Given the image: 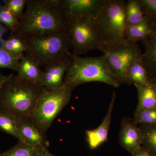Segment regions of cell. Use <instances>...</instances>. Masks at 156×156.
<instances>
[{
	"label": "cell",
	"instance_id": "cell-28",
	"mask_svg": "<svg viewBox=\"0 0 156 156\" xmlns=\"http://www.w3.org/2000/svg\"><path fill=\"white\" fill-rule=\"evenodd\" d=\"M145 16L156 27V0H139Z\"/></svg>",
	"mask_w": 156,
	"mask_h": 156
},
{
	"label": "cell",
	"instance_id": "cell-15",
	"mask_svg": "<svg viewBox=\"0 0 156 156\" xmlns=\"http://www.w3.org/2000/svg\"><path fill=\"white\" fill-rule=\"evenodd\" d=\"M156 30L152 22L146 16L141 22L134 25L127 26L125 30V38L134 42H143L148 38Z\"/></svg>",
	"mask_w": 156,
	"mask_h": 156
},
{
	"label": "cell",
	"instance_id": "cell-21",
	"mask_svg": "<svg viewBox=\"0 0 156 156\" xmlns=\"http://www.w3.org/2000/svg\"><path fill=\"white\" fill-rule=\"evenodd\" d=\"M126 14L127 26L139 23L146 17L139 0L127 1Z\"/></svg>",
	"mask_w": 156,
	"mask_h": 156
},
{
	"label": "cell",
	"instance_id": "cell-24",
	"mask_svg": "<svg viewBox=\"0 0 156 156\" xmlns=\"http://www.w3.org/2000/svg\"><path fill=\"white\" fill-rule=\"evenodd\" d=\"M0 23H2L11 30L16 33L18 30L20 21L11 11L4 5H0Z\"/></svg>",
	"mask_w": 156,
	"mask_h": 156
},
{
	"label": "cell",
	"instance_id": "cell-16",
	"mask_svg": "<svg viewBox=\"0 0 156 156\" xmlns=\"http://www.w3.org/2000/svg\"><path fill=\"white\" fill-rule=\"evenodd\" d=\"M142 43L144 48L143 63L151 79L156 82V30Z\"/></svg>",
	"mask_w": 156,
	"mask_h": 156
},
{
	"label": "cell",
	"instance_id": "cell-32",
	"mask_svg": "<svg viewBox=\"0 0 156 156\" xmlns=\"http://www.w3.org/2000/svg\"><path fill=\"white\" fill-rule=\"evenodd\" d=\"M7 29L5 27L3 26L0 23V42L2 41V37L4 34L7 31Z\"/></svg>",
	"mask_w": 156,
	"mask_h": 156
},
{
	"label": "cell",
	"instance_id": "cell-18",
	"mask_svg": "<svg viewBox=\"0 0 156 156\" xmlns=\"http://www.w3.org/2000/svg\"><path fill=\"white\" fill-rule=\"evenodd\" d=\"M135 87L138 95V103L135 112L156 108V82L152 81L147 85Z\"/></svg>",
	"mask_w": 156,
	"mask_h": 156
},
{
	"label": "cell",
	"instance_id": "cell-27",
	"mask_svg": "<svg viewBox=\"0 0 156 156\" xmlns=\"http://www.w3.org/2000/svg\"><path fill=\"white\" fill-rule=\"evenodd\" d=\"M19 62V59L14 58L0 47V69H9L16 72Z\"/></svg>",
	"mask_w": 156,
	"mask_h": 156
},
{
	"label": "cell",
	"instance_id": "cell-33",
	"mask_svg": "<svg viewBox=\"0 0 156 156\" xmlns=\"http://www.w3.org/2000/svg\"></svg>",
	"mask_w": 156,
	"mask_h": 156
},
{
	"label": "cell",
	"instance_id": "cell-17",
	"mask_svg": "<svg viewBox=\"0 0 156 156\" xmlns=\"http://www.w3.org/2000/svg\"><path fill=\"white\" fill-rule=\"evenodd\" d=\"M141 58H137L133 61L127 70V85H134L135 87L147 85L152 80L149 75Z\"/></svg>",
	"mask_w": 156,
	"mask_h": 156
},
{
	"label": "cell",
	"instance_id": "cell-22",
	"mask_svg": "<svg viewBox=\"0 0 156 156\" xmlns=\"http://www.w3.org/2000/svg\"><path fill=\"white\" fill-rule=\"evenodd\" d=\"M43 147L18 141L11 149L0 153V156H39Z\"/></svg>",
	"mask_w": 156,
	"mask_h": 156
},
{
	"label": "cell",
	"instance_id": "cell-7",
	"mask_svg": "<svg viewBox=\"0 0 156 156\" xmlns=\"http://www.w3.org/2000/svg\"><path fill=\"white\" fill-rule=\"evenodd\" d=\"M127 1L107 0L97 20L104 43L109 48L125 38Z\"/></svg>",
	"mask_w": 156,
	"mask_h": 156
},
{
	"label": "cell",
	"instance_id": "cell-6",
	"mask_svg": "<svg viewBox=\"0 0 156 156\" xmlns=\"http://www.w3.org/2000/svg\"><path fill=\"white\" fill-rule=\"evenodd\" d=\"M68 30L73 55L80 56L98 49L105 48L97 19L67 17Z\"/></svg>",
	"mask_w": 156,
	"mask_h": 156
},
{
	"label": "cell",
	"instance_id": "cell-2",
	"mask_svg": "<svg viewBox=\"0 0 156 156\" xmlns=\"http://www.w3.org/2000/svg\"><path fill=\"white\" fill-rule=\"evenodd\" d=\"M43 88L13 74L1 89L0 110L9 113L17 120L30 118Z\"/></svg>",
	"mask_w": 156,
	"mask_h": 156
},
{
	"label": "cell",
	"instance_id": "cell-14",
	"mask_svg": "<svg viewBox=\"0 0 156 156\" xmlns=\"http://www.w3.org/2000/svg\"><path fill=\"white\" fill-rule=\"evenodd\" d=\"M16 72L18 77L39 85L44 73L36 60L28 53H25L19 59Z\"/></svg>",
	"mask_w": 156,
	"mask_h": 156
},
{
	"label": "cell",
	"instance_id": "cell-11",
	"mask_svg": "<svg viewBox=\"0 0 156 156\" xmlns=\"http://www.w3.org/2000/svg\"><path fill=\"white\" fill-rule=\"evenodd\" d=\"M115 98V92H114L112 96L106 114L101 124L95 129L86 131L87 141L91 149H95L108 141L109 130L112 122V114Z\"/></svg>",
	"mask_w": 156,
	"mask_h": 156
},
{
	"label": "cell",
	"instance_id": "cell-8",
	"mask_svg": "<svg viewBox=\"0 0 156 156\" xmlns=\"http://www.w3.org/2000/svg\"><path fill=\"white\" fill-rule=\"evenodd\" d=\"M102 53L112 73L120 84H127V70L135 59L141 58L142 53L136 42L125 39L106 48Z\"/></svg>",
	"mask_w": 156,
	"mask_h": 156
},
{
	"label": "cell",
	"instance_id": "cell-12",
	"mask_svg": "<svg viewBox=\"0 0 156 156\" xmlns=\"http://www.w3.org/2000/svg\"><path fill=\"white\" fill-rule=\"evenodd\" d=\"M17 127L22 142L41 147L49 146L50 144L45 134L39 130L29 118L17 120Z\"/></svg>",
	"mask_w": 156,
	"mask_h": 156
},
{
	"label": "cell",
	"instance_id": "cell-4",
	"mask_svg": "<svg viewBox=\"0 0 156 156\" xmlns=\"http://www.w3.org/2000/svg\"><path fill=\"white\" fill-rule=\"evenodd\" d=\"M27 53L45 68L69 58L72 44L68 30L41 37L23 39Z\"/></svg>",
	"mask_w": 156,
	"mask_h": 156
},
{
	"label": "cell",
	"instance_id": "cell-29",
	"mask_svg": "<svg viewBox=\"0 0 156 156\" xmlns=\"http://www.w3.org/2000/svg\"><path fill=\"white\" fill-rule=\"evenodd\" d=\"M14 74H10L9 75H4L3 74H0V93H1V89L4 83L8 81L10 78L13 76Z\"/></svg>",
	"mask_w": 156,
	"mask_h": 156
},
{
	"label": "cell",
	"instance_id": "cell-20",
	"mask_svg": "<svg viewBox=\"0 0 156 156\" xmlns=\"http://www.w3.org/2000/svg\"><path fill=\"white\" fill-rule=\"evenodd\" d=\"M143 135L142 147L151 156H156V123L140 125Z\"/></svg>",
	"mask_w": 156,
	"mask_h": 156
},
{
	"label": "cell",
	"instance_id": "cell-10",
	"mask_svg": "<svg viewBox=\"0 0 156 156\" xmlns=\"http://www.w3.org/2000/svg\"><path fill=\"white\" fill-rule=\"evenodd\" d=\"M119 136L121 145L132 154L142 147V132L131 118L126 117L122 119Z\"/></svg>",
	"mask_w": 156,
	"mask_h": 156
},
{
	"label": "cell",
	"instance_id": "cell-26",
	"mask_svg": "<svg viewBox=\"0 0 156 156\" xmlns=\"http://www.w3.org/2000/svg\"><path fill=\"white\" fill-rule=\"evenodd\" d=\"M28 0H4V6L11 11L19 20L22 18Z\"/></svg>",
	"mask_w": 156,
	"mask_h": 156
},
{
	"label": "cell",
	"instance_id": "cell-9",
	"mask_svg": "<svg viewBox=\"0 0 156 156\" xmlns=\"http://www.w3.org/2000/svg\"><path fill=\"white\" fill-rule=\"evenodd\" d=\"M107 0H61L66 17L97 19Z\"/></svg>",
	"mask_w": 156,
	"mask_h": 156
},
{
	"label": "cell",
	"instance_id": "cell-13",
	"mask_svg": "<svg viewBox=\"0 0 156 156\" xmlns=\"http://www.w3.org/2000/svg\"><path fill=\"white\" fill-rule=\"evenodd\" d=\"M70 64V59L52 65L45 68L40 85L45 89L53 90L63 86L66 71Z\"/></svg>",
	"mask_w": 156,
	"mask_h": 156
},
{
	"label": "cell",
	"instance_id": "cell-1",
	"mask_svg": "<svg viewBox=\"0 0 156 156\" xmlns=\"http://www.w3.org/2000/svg\"><path fill=\"white\" fill-rule=\"evenodd\" d=\"M68 30L61 0H28L16 34L21 39L45 36Z\"/></svg>",
	"mask_w": 156,
	"mask_h": 156
},
{
	"label": "cell",
	"instance_id": "cell-25",
	"mask_svg": "<svg viewBox=\"0 0 156 156\" xmlns=\"http://www.w3.org/2000/svg\"><path fill=\"white\" fill-rule=\"evenodd\" d=\"M137 125H147L156 123V108L145 109L134 112L132 119Z\"/></svg>",
	"mask_w": 156,
	"mask_h": 156
},
{
	"label": "cell",
	"instance_id": "cell-5",
	"mask_svg": "<svg viewBox=\"0 0 156 156\" xmlns=\"http://www.w3.org/2000/svg\"><path fill=\"white\" fill-rule=\"evenodd\" d=\"M75 89L64 83L53 90L43 88L29 118L43 133L46 134L55 119L69 103Z\"/></svg>",
	"mask_w": 156,
	"mask_h": 156
},
{
	"label": "cell",
	"instance_id": "cell-30",
	"mask_svg": "<svg viewBox=\"0 0 156 156\" xmlns=\"http://www.w3.org/2000/svg\"><path fill=\"white\" fill-rule=\"evenodd\" d=\"M133 156H151L142 147L140 149L132 154Z\"/></svg>",
	"mask_w": 156,
	"mask_h": 156
},
{
	"label": "cell",
	"instance_id": "cell-23",
	"mask_svg": "<svg viewBox=\"0 0 156 156\" xmlns=\"http://www.w3.org/2000/svg\"><path fill=\"white\" fill-rule=\"evenodd\" d=\"M0 131L14 136L22 142L17 127V120L12 115L0 110Z\"/></svg>",
	"mask_w": 156,
	"mask_h": 156
},
{
	"label": "cell",
	"instance_id": "cell-3",
	"mask_svg": "<svg viewBox=\"0 0 156 156\" xmlns=\"http://www.w3.org/2000/svg\"><path fill=\"white\" fill-rule=\"evenodd\" d=\"M70 64L64 83L75 88L81 84L98 82L118 88L120 84L110 69L105 56L81 57L71 53Z\"/></svg>",
	"mask_w": 156,
	"mask_h": 156
},
{
	"label": "cell",
	"instance_id": "cell-31",
	"mask_svg": "<svg viewBox=\"0 0 156 156\" xmlns=\"http://www.w3.org/2000/svg\"><path fill=\"white\" fill-rule=\"evenodd\" d=\"M39 156H55L50 152L48 150V147H44L42 148L40 154Z\"/></svg>",
	"mask_w": 156,
	"mask_h": 156
},
{
	"label": "cell",
	"instance_id": "cell-19",
	"mask_svg": "<svg viewBox=\"0 0 156 156\" xmlns=\"http://www.w3.org/2000/svg\"><path fill=\"white\" fill-rule=\"evenodd\" d=\"M1 43V48L19 60L27 51L23 40L13 33H11L8 39L2 40Z\"/></svg>",
	"mask_w": 156,
	"mask_h": 156
}]
</instances>
